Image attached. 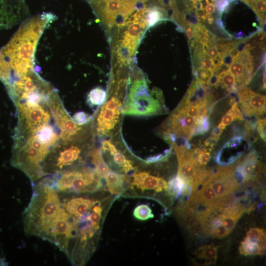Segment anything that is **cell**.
I'll return each mask as SVG.
<instances>
[{
    "label": "cell",
    "mask_w": 266,
    "mask_h": 266,
    "mask_svg": "<svg viewBox=\"0 0 266 266\" xmlns=\"http://www.w3.org/2000/svg\"><path fill=\"white\" fill-rule=\"evenodd\" d=\"M128 91L122 113L133 116H151L165 110L162 94L158 90L150 91L144 75L134 68L128 77Z\"/></svg>",
    "instance_id": "cell-3"
},
{
    "label": "cell",
    "mask_w": 266,
    "mask_h": 266,
    "mask_svg": "<svg viewBox=\"0 0 266 266\" xmlns=\"http://www.w3.org/2000/svg\"><path fill=\"white\" fill-rule=\"evenodd\" d=\"M131 186H136L142 192L146 190H153L156 192H160L163 190L166 191L167 189V184L165 180L152 175L146 171L134 173Z\"/></svg>",
    "instance_id": "cell-14"
},
{
    "label": "cell",
    "mask_w": 266,
    "mask_h": 266,
    "mask_svg": "<svg viewBox=\"0 0 266 266\" xmlns=\"http://www.w3.org/2000/svg\"><path fill=\"white\" fill-rule=\"evenodd\" d=\"M239 250L241 255L245 256L261 255L263 253L260 244L258 242L252 241L247 237L241 242Z\"/></svg>",
    "instance_id": "cell-21"
},
{
    "label": "cell",
    "mask_w": 266,
    "mask_h": 266,
    "mask_svg": "<svg viewBox=\"0 0 266 266\" xmlns=\"http://www.w3.org/2000/svg\"><path fill=\"white\" fill-rule=\"evenodd\" d=\"M63 207L53 186L45 179L39 182L34 187L30 203L23 212L25 233L40 238Z\"/></svg>",
    "instance_id": "cell-2"
},
{
    "label": "cell",
    "mask_w": 266,
    "mask_h": 266,
    "mask_svg": "<svg viewBox=\"0 0 266 266\" xmlns=\"http://www.w3.org/2000/svg\"><path fill=\"white\" fill-rule=\"evenodd\" d=\"M229 70L235 78L237 89L249 84L253 76L254 67L248 46L233 57Z\"/></svg>",
    "instance_id": "cell-10"
},
{
    "label": "cell",
    "mask_w": 266,
    "mask_h": 266,
    "mask_svg": "<svg viewBox=\"0 0 266 266\" xmlns=\"http://www.w3.org/2000/svg\"><path fill=\"white\" fill-rule=\"evenodd\" d=\"M212 171L213 170L211 169H203L201 168L199 170L191 185L192 192L194 193L197 191L198 187L205 181Z\"/></svg>",
    "instance_id": "cell-30"
},
{
    "label": "cell",
    "mask_w": 266,
    "mask_h": 266,
    "mask_svg": "<svg viewBox=\"0 0 266 266\" xmlns=\"http://www.w3.org/2000/svg\"><path fill=\"white\" fill-rule=\"evenodd\" d=\"M34 134L40 142L51 148L55 147L59 142V135L54 127L50 125L42 127Z\"/></svg>",
    "instance_id": "cell-19"
},
{
    "label": "cell",
    "mask_w": 266,
    "mask_h": 266,
    "mask_svg": "<svg viewBox=\"0 0 266 266\" xmlns=\"http://www.w3.org/2000/svg\"><path fill=\"white\" fill-rule=\"evenodd\" d=\"M133 215L136 219L141 221L147 220L154 217L151 209L145 204L137 206L133 210Z\"/></svg>",
    "instance_id": "cell-28"
},
{
    "label": "cell",
    "mask_w": 266,
    "mask_h": 266,
    "mask_svg": "<svg viewBox=\"0 0 266 266\" xmlns=\"http://www.w3.org/2000/svg\"><path fill=\"white\" fill-rule=\"evenodd\" d=\"M51 184L56 191L61 192H93L99 189L100 178L94 169L78 168L60 172Z\"/></svg>",
    "instance_id": "cell-6"
},
{
    "label": "cell",
    "mask_w": 266,
    "mask_h": 266,
    "mask_svg": "<svg viewBox=\"0 0 266 266\" xmlns=\"http://www.w3.org/2000/svg\"><path fill=\"white\" fill-rule=\"evenodd\" d=\"M14 103L18 115V125L14 142L27 139L47 125L50 121L51 116L48 101L36 104L21 102Z\"/></svg>",
    "instance_id": "cell-5"
},
{
    "label": "cell",
    "mask_w": 266,
    "mask_h": 266,
    "mask_svg": "<svg viewBox=\"0 0 266 266\" xmlns=\"http://www.w3.org/2000/svg\"><path fill=\"white\" fill-rule=\"evenodd\" d=\"M145 17L148 28L154 26L158 22L164 20V14L161 8L153 6L149 8L145 7Z\"/></svg>",
    "instance_id": "cell-22"
},
{
    "label": "cell",
    "mask_w": 266,
    "mask_h": 266,
    "mask_svg": "<svg viewBox=\"0 0 266 266\" xmlns=\"http://www.w3.org/2000/svg\"><path fill=\"white\" fill-rule=\"evenodd\" d=\"M51 148L40 142L34 134L23 141L14 142L11 164L24 172L33 183L47 174L43 162Z\"/></svg>",
    "instance_id": "cell-4"
},
{
    "label": "cell",
    "mask_w": 266,
    "mask_h": 266,
    "mask_svg": "<svg viewBox=\"0 0 266 266\" xmlns=\"http://www.w3.org/2000/svg\"><path fill=\"white\" fill-rule=\"evenodd\" d=\"M241 216V214L229 215L222 213V224L231 233Z\"/></svg>",
    "instance_id": "cell-32"
},
{
    "label": "cell",
    "mask_w": 266,
    "mask_h": 266,
    "mask_svg": "<svg viewBox=\"0 0 266 266\" xmlns=\"http://www.w3.org/2000/svg\"><path fill=\"white\" fill-rule=\"evenodd\" d=\"M228 112L231 114L233 118L234 121L236 120L242 121L244 120L243 114L236 101L233 102L231 108L228 110Z\"/></svg>",
    "instance_id": "cell-35"
},
{
    "label": "cell",
    "mask_w": 266,
    "mask_h": 266,
    "mask_svg": "<svg viewBox=\"0 0 266 266\" xmlns=\"http://www.w3.org/2000/svg\"><path fill=\"white\" fill-rule=\"evenodd\" d=\"M172 145L176 152L178 163L177 175L181 178L185 185L191 187L201 166L196 164L192 150L174 142Z\"/></svg>",
    "instance_id": "cell-11"
},
{
    "label": "cell",
    "mask_w": 266,
    "mask_h": 266,
    "mask_svg": "<svg viewBox=\"0 0 266 266\" xmlns=\"http://www.w3.org/2000/svg\"><path fill=\"white\" fill-rule=\"evenodd\" d=\"M205 11L208 14H211L215 11V6L212 4H209L205 7Z\"/></svg>",
    "instance_id": "cell-40"
},
{
    "label": "cell",
    "mask_w": 266,
    "mask_h": 266,
    "mask_svg": "<svg viewBox=\"0 0 266 266\" xmlns=\"http://www.w3.org/2000/svg\"><path fill=\"white\" fill-rule=\"evenodd\" d=\"M223 130L220 129L218 126L214 127L211 132V136L213 138L218 140L220 136L222 133Z\"/></svg>",
    "instance_id": "cell-38"
},
{
    "label": "cell",
    "mask_w": 266,
    "mask_h": 266,
    "mask_svg": "<svg viewBox=\"0 0 266 266\" xmlns=\"http://www.w3.org/2000/svg\"><path fill=\"white\" fill-rule=\"evenodd\" d=\"M196 120V125L193 136L203 134L207 133L210 128L209 117L207 114L205 115L201 118L198 119Z\"/></svg>",
    "instance_id": "cell-31"
},
{
    "label": "cell",
    "mask_w": 266,
    "mask_h": 266,
    "mask_svg": "<svg viewBox=\"0 0 266 266\" xmlns=\"http://www.w3.org/2000/svg\"><path fill=\"white\" fill-rule=\"evenodd\" d=\"M239 107L242 114L249 117L262 116L266 113V96L243 87L237 93Z\"/></svg>",
    "instance_id": "cell-12"
},
{
    "label": "cell",
    "mask_w": 266,
    "mask_h": 266,
    "mask_svg": "<svg viewBox=\"0 0 266 266\" xmlns=\"http://www.w3.org/2000/svg\"><path fill=\"white\" fill-rule=\"evenodd\" d=\"M97 203L96 201L80 197L73 198L63 204L67 212L79 220L84 221L85 217Z\"/></svg>",
    "instance_id": "cell-15"
},
{
    "label": "cell",
    "mask_w": 266,
    "mask_h": 266,
    "mask_svg": "<svg viewBox=\"0 0 266 266\" xmlns=\"http://www.w3.org/2000/svg\"><path fill=\"white\" fill-rule=\"evenodd\" d=\"M56 18L50 12L29 17L1 49L11 69L13 79L34 70V55L39 39Z\"/></svg>",
    "instance_id": "cell-1"
},
{
    "label": "cell",
    "mask_w": 266,
    "mask_h": 266,
    "mask_svg": "<svg viewBox=\"0 0 266 266\" xmlns=\"http://www.w3.org/2000/svg\"><path fill=\"white\" fill-rule=\"evenodd\" d=\"M124 100L116 95L107 94L105 101L97 113L96 131L99 136L112 135L121 119Z\"/></svg>",
    "instance_id": "cell-8"
},
{
    "label": "cell",
    "mask_w": 266,
    "mask_h": 266,
    "mask_svg": "<svg viewBox=\"0 0 266 266\" xmlns=\"http://www.w3.org/2000/svg\"><path fill=\"white\" fill-rule=\"evenodd\" d=\"M12 79V72L8 63L5 60L0 49V80L5 85L10 83Z\"/></svg>",
    "instance_id": "cell-26"
},
{
    "label": "cell",
    "mask_w": 266,
    "mask_h": 266,
    "mask_svg": "<svg viewBox=\"0 0 266 266\" xmlns=\"http://www.w3.org/2000/svg\"><path fill=\"white\" fill-rule=\"evenodd\" d=\"M109 191L111 194H119L124 190L127 180L125 175L110 170L103 177Z\"/></svg>",
    "instance_id": "cell-18"
},
{
    "label": "cell",
    "mask_w": 266,
    "mask_h": 266,
    "mask_svg": "<svg viewBox=\"0 0 266 266\" xmlns=\"http://www.w3.org/2000/svg\"><path fill=\"white\" fill-rule=\"evenodd\" d=\"M92 117L89 114L83 111H79L76 113L72 119L74 121L80 125H85L88 123L92 119Z\"/></svg>",
    "instance_id": "cell-33"
},
{
    "label": "cell",
    "mask_w": 266,
    "mask_h": 266,
    "mask_svg": "<svg viewBox=\"0 0 266 266\" xmlns=\"http://www.w3.org/2000/svg\"><path fill=\"white\" fill-rule=\"evenodd\" d=\"M29 16L25 0H0V30L21 24Z\"/></svg>",
    "instance_id": "cell-9"
},
{
    "label": "cell",
    "mask_w": 266,
    "mask_h": 266,
    "mask_svg": "<svg viewBox=\"0 0 266 266\" xmlns=\"http://www.w3.org/2000/svg\"><path fill=\"white\" fill-rule=\"evenodd\" d=\"M48 105L55 125L60 130L61 142L64 144L76 143L81 140L86 133L83 125L76 123L66 110L56 88L50 93Z\"/></svg>",
    "instance_id": "cell-7"
},
{
    "label": "cell",
    "mask_w": 266,
    "mask_h": 266,
    "mask_svg": "<svg viewBox=\"0 0 266 266\" xmlns=\"http://www.w3.org/2000/svg\"><path fill=\"white\" fill-rule=\"evenodd\" d=\"M192 153L196 164L200 166L206 165L211 159L210 153L206 148H196Z\"/></svg>",
    "instance_id": "cell-27"
},
{
    "label": "cell",
    "mask_w": 266,
    "mask_h": 266,
    "mask_svg": "<svg viewBox=\"0 0 266 266\" xmlns=\"http://www.w3.org/2000/svg\"><path fill=\"white\" fill-rule=\"evenodd\" d=\"M196 122V119L175 109L169 118L164 135L171 134L175 139L183 137L189 140L193 136Z\"/></svg>",
    "instance_id": "cell-13"
},
{
    "label": "cell",
    "mask_w": 266,
    "mask_h": 266,
    "mask_svg": "<svg viewBox=\"0 0 266 266\" xmlns=\"http://www.w3.org/2000/svg\"><path fill=\"white\" fill-rule=\"evenodd\" d=\"M266 118L258 119L256 121L257 132L259 135L265 141L266 140Z\"/></svg>",
    "instance_id": "cell-36"
},
{
    "label": "cell",
    "mask_w": 266,
    "mask_h": 266,
    "mask_svg": "<svg viewBox=\"0 0 266 266\" xmlns=\"http://www.w3.org/2000/svg\"><path fill=\"white\" fill-rule=\"evenodd\" d=\"M230 233L222 225L215 228L211 233L213 238H222L227 236Z\"/></svg>",
    "instance_id": "cell-37"
},
{
    "label": "cell",
    "mask_w": 266,
    "mask_h": 266,
    "mask_svg": "<svg viewBox=\"0 0 266 266\" xmlns=\"http://www.w3.org/2000/svg\"><path fill=\"white\" fill-rule=\"evenodd\" d=\"M263 229L251 228L247 233V237L253 242L260 243V238Z\"/></svg>",
    "instance_id": "cell-34"
},
{
    "label": "cell",
    "mask_w": 266,
    "mask_h": 266,
    "mask_svg": "<svg viewBox=\"0 0 266 266\" xmlns=\"http://www.w3.org/2000/svg\"><path fill=\"white\" fill-rule=\"evenodd\" d=\"M92 163L95 166V171L101 178L110 170L103 159L101 150L92 149L89 152Z\"/></svg>",
    "instance_id": "cell-20"
},
{
    "label": "cell",
    "mask_w": 266,
    "mask_h": 266,
    "mask_svg": "<svg viewBox=\"0 0 266 266\" xmlns=\"http://www.w3.org/2000/svg\"><path fill=\"white\" fill-rule=\"evenodd\" d=\"M107 93L104 90L100 87L92 89L87 96V101L90 105H101L105 101Z\"/></svg>",
    "instance_id": "cell-24"
},
{
    "label": "cell",
    "mask_w": 266,
    "mask_h": 266,
    "mask_svg": "<svg viewBox=\"0 0 266 266\" xmlns=\"http://www.w3.org/2000/svg\"><path fill=\"white\" fill-rule=\"evenodd\" d=\"M64 144L66 147L59 152L55 166L61 169L64 166L72 165L79 158L81 149L76 145ZM62 144V143H61Z\"/></svg>",
    "instance_id": "cell-17"
},
{
    "label": "cell",
    "mask_w": 266,
    "mask_h": 266,
    "mask_svg": "<svg viewBox=\"0 0 266 266\" xmlns=\"http://www.w3.org/2000/svg\"><path fill=\"white\" fill-rule=\"evenodd\" d=\"M184 186L185 185L183 180L177 175L169 181L167 184L166 191L170 196L177 197L181 194L182 189Z\"/></svg>",
    "instance_id": "cell-29"
},
{
    "label": "cell",
    "mask_w": 266,
    "mask_h": 266,
    "mask_svg": "<svg viewBox=\"0 0 266 266\" xmlns=\"http://www.w3.org/2000/svg\"><path fill=\"white\" fill-rule=\"evenodd\" d=\"M217 248L213 244L204 245L199 249L197 256L198 258L208 261L207 264H213L217 260Z\"/></svg>",
    "instance_id": "cell-25"
},
{
    "label": "cell",
    "mask_w": 266,
    "mask_h": 266,
    "mask_svg": "<svg viewBox=\"0 0 266 266\" xmlns=\"http://www.w3.org/2000/svg\"><path fill=\"white\" fill-rule=\"evenodd\" d=\"M101 150L112 157L114 163L120 171L127 173L133 170L134 167L133 162L127 159L125 156L116 148L110 140H105L102 142Z\"/></svg>",
    "instance_id": "cell-16"
},
{
    "label": "cell",
    "mask_w": 266,
    "mask_h": 266,
    "mask_svg": "<svg viewBox=\"0 0 266 266\" xmlns=\"http://www.w3.org/2000/svg\"><path fill=\"white\" fill-rule=\"evenodd\" d=\"M187 28L186 29V34L188 36V38L191 40L194 38V32L193 31V28H192V26L190 25H189L187 26Z\"/></svg>",
    "instance_id": "cell-39"
},
{
    "label": "cell",
    "mask_w": 266,
    "mask_h": 266,
    "mask_svg": "<svg viewBox=\"0 0 266 266\" xmlns=\"http://www.w3.org/2000/svg\"><path fill=\"white\" fill-rule=\"evenodd\" d=\"M219 84H222L224 87L230 93H235L237 88L235 79L229 70H223L218 75Z\"/></svg>",
    "instance_id": "cell-23"
}]
</instances>
